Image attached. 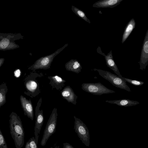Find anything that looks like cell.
Returning a JSON list of instances; mask_svg holds the SVG:
<instances>
[{
    "mask_svg": "<svg viewBox=\"0 0 148 148\" xmlns=\"http://www.w3.org/2000/svg\"><path fill=\"white\" fill-rule=\"evenodd\" d=\"M9 123L10 134L16 148H22L24 143V132L20 119L16 114H11Z\"/></svg>",
    "mask_w": 148,
    "mask_h": 148,
    "instance_id": "cell-1",
    "label": "cell"
},
{
    "mask_svg": "<svg viewBox=\"0 0 148 148\" xmlns=\"http://www.w3.org/2000/svg\"><path fill=\"white\" fill-rule=\"evenodd\" d=\"M24 36L21 33H0V51L13 50L19 48L15 41L23 39Z\"/></svg>",
    "mask_w": 148,
    "mask_h": 148,
    "instance_id": "cell-2",
    "label": "cell"
},
{
    "mask_svg": "<svg viewBox=\"0 0 148 148\" xmlns=\"http://www.w3.org/2000/svg\"><path fill=\"white\" fill-rule=\"evenodd\" d=\"M93 70L97 71L99 75L108 81L116 87L126 90L128 92H131L126 82L118 75L107 71L100 69L94 68Z\"/></svg>",
    "mask_w": 148,
    "mask_h": 148,
    "instance_id": "cell-3",
    "label": "cell"
},
{
    "mask_svg": "<svg viewBox=\"0 0 148 148\" xmlns=\"http://www.w3.org/2000/svg\"><path fill=\"white\" fill-rule=\"evenodd\" d=\"M68 45L67 43L65 44L62 47L58 49L52 54L40 57L30 66L28 69L35 71L39 69H47L50 68L51 63L54 58Z\"/></svg>",
    "mask_w": 148,
    "mask_h": 148,
    "instance_id": "cell-4",
    "label": "cell"
},
{
    "mask_svg": "<svg viewBox=\"0 0 148 148\" xmlns=\"http://www.w3.org/2000/svg\"><path fill=\"white\" fill-rule=\"evenodd\" d=\"M57 117V109L54 108L52 112L40 142V144L42 146L45 145L49 138L55 133Z\"/></svg>",
    "mask_w": 148,
    "mask_h": 148,
    "instance_id": "cell-5",
    "label": "cell"
},
{
    "mask_svg": "<svg viewBox=\"0 0 148 148\" xmlns=\"http://www.w3.org/2000/svg\"><path fill=\"white\" fill-rule=\"evenodd\" d=\"M43 76L42 73H32L28 76L25 82L27 95L33 97L37 96L40 92L39 84L36 78Z\"/></svg>",
    "mask_w": 148,
    "mask_h": 148,
    "instance_id": "cell-6",
    "label": "cell"
},
{
    "mask_svg": "<svg viewBox=\"0 0 148 148\" xmlns=\"http://www.w3.org/2000/svg\"><path fill=\"white\" fill-rule=\"evenodd\" d=\"M75 119L74 129L75 132L82 143L87 147L90 144V134L86 125L80 119L74 116Z\"/></svg>",
    "mask_w": 148,
    "mask_h": 148,
    "instance_id": "cell-7",
    "label": "cell"
},
{
    "mask_svg": "<svg viewBox=\"0 0 148 148\" xmlns=\"http://www.w3.org/2000/svg\"><path fill=\"white\" fill-rule=\"evenodd\" d=\"M82 88L86 92L96 95L115 92L114 91L108 88L100 82L84 83L82 85Z\"/></svg>",
    "mask_w": 148,
    "mask_h": 148,
    "instance_id": "cell-8",
    "label": "cell"
},
{
    "mask_svg": "<svg viewBox=\"0 0 148 148\" xmlns=\"http://www.w3.org/2000/svg\"><path fill=\"white\" fill-rule=\"evenodd\" d=\"M42 99L41 97L38 100L35 109L36 121L34 127V134L37 144L38 143L39 135L44 120L43 110L40 109L42 103Z\"/></svg>",
    "mask_w": 148,
    "mask_h": 148,
    "instance_id": "cell-9",
    "label": "cell"
},
{
    "mask_svg": "<svg viewBox=\"0 0 148 148\" xmlns=\"http://www.w3.org/2000/svg\"><path fill=\"white\" fill-rule=\"evenodd\" d=\"M139 63L140 69L144 71L148 64V29L146 33L142 45Z\"/></svg>",
    "mask_w": 148,
    "mask_h": 148,
    "instance_id": "cell-10",
    "label": "cell"
},
{
    "mask_svg": "<svg viewBox=\"0 0 148 148\" xmlns=\"http://www.w3.org/2000/svg\"><path fill=\"white\" fill-rule=\"evenodd\" d=\"M97 50L98 53L104 57L107 66L112 70L118 76L121 78L122 76L120 74L118 67L113 59L112 50H111L107 55L102 51L99 46L97 48Z\"/></svg>",
    "mask_w": 148,
    "mask_h": 148,
    "instance_id": "cell-11",
    "label": "cell"
},
{
    "mask_svg": "<svg viewBox=\"0 0 148 148\" xmlns=\"http://www.w3.org/2000/svg\"><path fill=\"white\" fill-rule=\"evenodd\" d=\"M20 99L25 115L33 120L34 119V110L30 99L28 100L23 96L21 95Z\"/></svg>",
    "mask_w": 148,
    "mask_h": 148,
    "instance_id": "cell-12",
    "label": "cell"
},
{
    "mask_svg": "<svg viewBox=\"0 0 148 148\" xmlns=\"http://www.w3.org/2000/svg\"><path fill=\"white\" fill-rule=\"evenodd\" d=\"M61 92L62 97L68 102L72 103L74 105L76 104L78 97L70 86L65 87Z\"/></svg>",
    "mask_w": 148,
    "mask_h": 148,
    "instance_id": "cell-13",
    "label": "cell"
},
{
    "mask_svg": "<svg viewBox=\"0 0 148 148\" xmlns=\"http://www.w3.org/2000/svg\"><path fill=\"white\" fill-rule=\"evenodd\" d=\"M123 0H101L92 5V7L96 8H113L119 4Z\"/></svg>",
    "mask_w": 148,
    "mask_h": 148,
    "instance_id": "cell-14",
    "label": "cell"
},
{
    "mask_svg": "<svg viewBox=\"0 0 148 148\" xmlns=\"http://www.w3.org/2000/svg\"><path fill=\"white\" fill-rule=\"evenodd\" d=\"M48 78L49 79V84L52 88H55L57 90H61L64 86L66 81L58 75L49 76Z\"/></svg>",
    "mask_w": 148,
    "mask_h": 148,
    "instance_id": "cell-15",
    "label": "cell"
},
{
    "mask_svg": "<svg viewBox=\"0 0 148 148\" xmlns=\"http://www.w3.org/2000/svg\"><path fill=\"white\" fill-rule=\"evenodd\" d=\"M65 67L67 71L77 73H80L82 69L80 63L76 59L71 60L65 64Z\"/></svg>",
    "mask_w": 148,
    "mask_h": 148,
    "instance_id": "cell-16",
    "label": "cell"
},
{
    "mask_svg": "<svg viewBox=\"0 0 148 148\" xmlns=\"http://www.w3.org/2000/svg\"><path fill=\"white\" fill-rule=\"evenodd\" d=\"M106 102L110 103L115 104L122 107L132 106L140 103L138 101L126 99L114 100H106Z\"/></svg>",
    "mask_w": 148,
    "mask_h": 148,
    "instance_id": "cell-17",
    "label": "cell"
},
{
    "mask_svg": "<svg viewBox=\"0 0 148 148\" xmlns=\"http://www.w3.org/2000/svg\"><path fill=\"white\" fill-rule=\"evenodd\" d=\"M136 26V22L132 18L128 22L126 26L123 34L121 42L123 43L130 35Z\"/></svg>",
    "mask_w": 148,
    "mask_h": 148,
    "instance_id": "cell-18",
    "label": "cell"
},
{
    "mask_svg": "<svg viewBox=\"0 0 148 148\" xmlns=\"http://www.w3.org/2000/svg\"><path fill=\"white\" fill-rule=\"evenodd\" d=\"M71 10L73 12L78 16L88 23L90 24L91 23L90 20L87 17L85 13L82 10L73 5L72 6Z\"/></svg>",
    "mask_w": 148,
    "mask_h": 148,
    "instance_id": "cell-19",
    "label": "cell"
},
{
    "mask_svg": "<svg viewBox=\"0 0 148 148\" xmlns=\"http://www.w3.org/2000/svg\"><path fill=\"white\" fill-rule=\"evenodd\" d=\"M121 78L126 82H127L135 86H141L144 83V82L141 81L133 80L123 77Z\"/></svg>",
    "mask_w": 148,
    "mask_h": 148,
    "instance_id": "cell-20",
    "label": "cell"
},
{
    "mask_svg": "<svg viewBox=\"0 0 148 148\" xmlns=\"http://www.w3.org/2000/svg\"><path fill=\"white\" fill-rule=\"evenodd\" d=\"M0 148H8L5 138L0 129Z\"/></svg>",
    "mask_w": 148,
    "mask_h": 148,
    "instance_id": "cell-21",
    "label": "cell"
},
{
    "mask_svg": "<svg viewBox=\"0 0 148 148\" xmlns=\"http://www.w3.org/2000/svg\"><path fill=\"white\" fill-rule=\"evenodd\" d=\"M28 141L30 148H38L34 137L30 138Z\"/></svg>",
    "mask_w": 148,
    "mask_h": 148,
    "instance_id": "cell-22",
    "label": "cell"
},
{
    "mask_svg": "<svg viewBox=\"0 0 148 148\" xmlns=\"http://www.w3.org/2000/svg\"><path fill=\"white\" fill-rule=\"evenodd\" d=\"M5 101V93L0 90V106H2Z\"/></svg>",
    "mask_w": 148,
    "mask_h": 148,
    "instance_id": "cell-23",
    "label": "cell"
},
{
    "mask_svg": "<svg viewBox=\"0 0 148 148\" xmlns=\"http://www.w3.org/2000/svg\"><path fill=\"white\" fill-rule=\"evenodd\" d=\"M21 74V71L19 69L16 70L14 72V75L16 77H19Z\"/></svg>",
    "mask_w": 148,
    "mask_h": 148,
    "instance_id": "cell-24",
    "label": "cell"
},
{
    "mask_svg": "<svg viewBox=\"0 0 148 148\" xmlns=\"http://www.w3.org/2000/svg\"><path fill=\"white\" fill-rule=\"evenodd\" d=\"M63 148H74L73 147L69 144L66 143H63Z\"/></svg>",
    "mask_w": 148,
    "mask_h": 148,
    "instance_id": "cell-25",
    "label": "cell"
},
{
    "mask_svg": "<svg viewBox=\"0 0 148 148\" xmlns=\"http://www.w3.org/2000/svg\"><path fill=\"white\" fill-rule=\"evenodd\" d=\"M5 60V59L3 58H0V67L3 64Z\"/></svg>",
    "mask_w": 148,
    "mask_h": 148,
    "instance_id": "cell-26",
    "label": "cell"
},
{
    "mask_svg": "<svg viewBox=\"0 0 148 148\" xmlns=\"http://www.w3.org/2000/svg\"><path fill=\"white\" fill-rule=\"evenodd\" d=\"M25 148H30L29 144L28 141H27L26 143Z\"/></svg>",
    "mask_w": 148,
    "mask_h": 148,
    "instance_id": "cell-27",
    "label": "cell"
}]
</instances>
